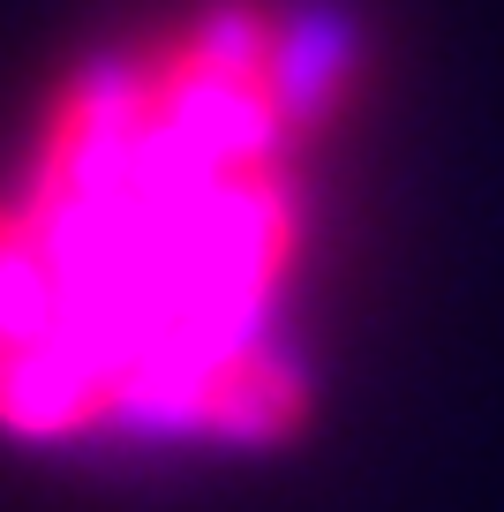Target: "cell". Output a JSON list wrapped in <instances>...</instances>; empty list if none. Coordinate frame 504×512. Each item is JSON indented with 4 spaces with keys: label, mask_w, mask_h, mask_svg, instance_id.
Returning a JSON list of instances; mask_svg holds the SVG:
<instances>
[{
    "label": "cell",
    "mask_w": 504,
    "mask_h": 512,
    "mask_svg": "<svg viewBox=\"0 0 504 512\" xmlns=\"http://www.w3.org/2000/svg\"><path fill=\"white\" fill-rule=\"evenodd\" d=\"M347 98V31L279 0H196L91 53L0 174V430L226 452L294 430Z\"/></svg>",
    "instance_id": "6da1fadb"
}]
</instances>
